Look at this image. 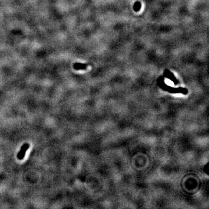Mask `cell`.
<instances>
[{
  "label": "cell",
  "instance_id": "obj_1",
  "mask_svg": "<svg viewBox=\"0 0 209 209\" xmlns=\"http://www.w3.org/2000/svg\"><path fill=\"white\" fill-rule=\"evenodd\" d=\"M29 146H30V145L28 143H25L22 145L20 151H19V152L17 153V158L19 160H22L25 158L26 152L29 149Z\"/></svg>",
  "mask_w": 209,
  "mask_h": 209
},
{
  "label": "cell",
  "instance_id": "obj_2",
  "mask_svg": "<svg viewBox=\"0 0 209 209\" xmlns=\"http://www.w3.org/2000/svg\"><path fill=\"white\" fill-rule=\"evenodd\" d=\"M87 65L80 63H74L73 67L75 70H83L86 69L87 68Z\"/></svg>",
  "mask_w": 209,
  "mask_h": 209
},
{
  "label": "cell",
  "instance_id": "obj_3",
  "mask_svg": "<svg viewBox=\"0 0 209 209\" xmlns=\"http://www.w3.org/2000/svg\"><path fill=\"white\" fill-rule=\"evenodd\" d=\"M138 5L136 4L135 5V6H134V10H135L136 11H138L139 9L140 8V3L138 2Z\"/></svg>",
  "mask_w": 209,
  "mask_h": 209
}]
</instances>
